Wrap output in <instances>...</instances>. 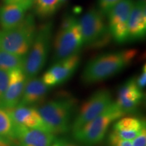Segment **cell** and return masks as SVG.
I'll list each match as a JSON object with an SVG mask.
<instances>
[{
  "mask_svg": "<svg viewBox=\"0 0 146 146\" xmlns=\"http://www.w3.org/2000/svg\"><path fill=\"white\" fill-rule=\"evenodd\" d=\"M128 41L140 40L146 33L145 3L136 1L134 3L128 21Z\"/></svg>",
  "mask_w": 146,
  "mask_h": 146,
  "instance_id": "cell-15",
  "label": "cell"
},
{
  "mask_svg": "<svg viewBox=\"0 0 146 146\" xmlns=\"http://www.w3.org/2000/svg\"><path fill=\"white\" fill-rule=\"evenodd\" d=\"M134 3L133 0H120L107 14L110 33L116 43L128 42V21Z\"/></svg>",
  "mask_w": 146,
  "mask_h": 146,
  "instance_id": "cell-9",
  "label": "cell"
},
{
  "mask_svg": "<svg viewBox=\"0 0 146 146\" xmlns=\"http://www.w3.org/2000/svg\"><path fill=\"white\" fill-rule=\"evenodd\" d=\"M52 146H78L76 144L72 143L68 140L60 139H55Z\"/></svg>",
  "mask_w": 146,
  "mask_h": 146,
  "instance_id": "cell-28",
  "label": "cell"
},
{
  "mask_svg": "<svg viewBox=\"0 0 146 146\" xmlns=\"http://www.w3.org/2000/svg\"><path fill=\"white\" fill-rule=\"evenodd\" d=\"M83 37L79 23L73 16L65 18L54 41V61L65 59L79 54L83 47Z\"/></svg>",
  "mask_w": 146,
  "mask_h": 146,
  "instance_id": "cell-6",
  "label": "cell"
},
{
  "mask_svg": "<svg viewBox=\"0 0 146 146\" xmlns=\"http://www.w3.org/2000/svg\"><path fill=\"white\" fill-rule=\"evenodd\" d=\"M27 80L23 68L9 71L8 85L0 100V108H11L19 104Z\"/></svg>",
  "mask_w": 146,
  "mask_h": 146,
  "instance_id": "cell-12",
  "label": "cell"
},
{
  "mask_svg": "<svg viewBox=\"0 0 146 146\" xmlns=\"http://www.w3.org/2000/svg\"><path fill=\"white\" fill-rule=\"evenodd\" d=\"M125 115L115 102L104 112L87 123L78 131L72 133L74 139L85 146H94L103 141L108 129L113 122Z\"/></svg>",
  "mask_w": 146,
  "mask_h": 146,
  "instance_id": "cell-5",
  "label": "cell"
},
{
  "mask_svg": "<svg viewBox=\"0 0 146 146\" xmlns=\"http://www.w3.org/2000/svg\"><path fill=\"white\" fill-rule=\"evenodd\" d=\"M0 146H12V141L0 135Z\"/></svg>",
  "mask_w": 146,
  "mask_h": 146,
  "instance_id": "cell-29",
  "label": "cell"
},
{
  "mask_svg": "<svg viewBox=\"0 0 146 146\" xmlns=\"http://www.w3.org/2000/svg\"><path fill=\"white\" fill-rule=\"evenodd\" d=\"M55 135L48 131L15 126L14 141L20 146H52Z\"/></svg>",
  "mask_w": 146,
  "mask_h": 146,
  "instance_id": "cell-14",
  "label": "cell"
},
{
  "mask_svg": "<svg viewBox=\"0 0 146 146\" xmlns=\"http://www.w3.org/2000/svg\"><path fill=\"white\" fill-rule=\"evenodd\" d=\"M145 127V122L134 116L120 118L114 124L112 131L122 139L132 141Z\"/></svg>",
  "mask_w": 146,
  "mask_h": 146,
  "instance_id": "cell-17",
  "label": "cell"
},
{
  "mask_svg": "<svg viewBox=\"0 0 146 146\" xmlns=\"http://www.w3.org/2000/svg\"><path fill=\"white\" fill-rule=\"evenodd\" d=\"M137 1H139V2H142V3H145L146 0H137Z\"/></svg>",
  "mask_w": 146,
  "mask_h": 146,
  "instance_id": "cell-30",
  "label": "cell"
},
{
  "mask_svg": "<svg viewBox=\"0 0 146 146\" xmlns=\"http://www.w3.org/2000/svg\"><path fill=\"white\" fill-rule=\"evenodd\" d=\"M15 125L7 110L0 108V135L14 141Z\"/></svg>",
  "mask_w": 146,
  "mask_h": 146,
  "instance_id": "cell-21",
  "label": "cell"
},
{
  "mask_svg": "<svg viewBox=\"0 0 146 146\" xmlns=\"http://www.w3.org/2000/svg\"><path fill=\"white\" fill-rule=\"evenodd\" d=\"M35 12L40 18L52 16L60 5V0H33Z\"/></svg>",
  "mask_w": 146,
  "mask_h": 146,
  "instance_id": "cell-20",
  "label": "cell"
},
{
  "mask_svg": "<svg viewBox=\"0 0 146 146\" xmlns=\"http://www.w3.org/2000/svg\"><path fill=\"white\" fill-rule=\"evenodd\" d=\"M9 83V71L0 69V100L4 94Z\"/></svg>",
  "mask_w": 146,
  "mask_h": 146,
  "instance_id": "cell-24",
  "label": "cell"
},
{
  "mask_svg": "<svg viewBox=\"0 0 146 146\" xmlns=\"http://www.w3.org/2000/svg\"><path fill=\"white\" fill-rule=\"evenodd\" d=\"M136 83L139 87V88L143 90V88L145 87L146 85V66L144 64V66L142 68L141 72L139 75L138 78L135 79Z\"/></svg>",
  "mask_w": 146,
  "mask_h": 146,
  "instance_id": "cell-26",
  "label": "cell"
},
{
  "mask_svg": "<svg viewBox=\"0 0 146 146\" xmlns=\"http://www.w3.org/2000/svg\"><path fill=\"white\" fill-rule=\"evenodd\" d=\"M80 62L81 56L78 54L56 62L44 73L41 80L50 87L62 85L72 77L77 70Z\"/></svg>",
  "mask_w": 146,
  "mask_h": 146,
  "instance_id": "cell-10",
  "label": "cell"
},
{
  "mask_svg": "<svg viewBox=\"0 0 146 146\" xmlns=\"http://www.w3.org/2000/svg\"><path fill=\"white\" fill-rule=\"evenodd\" d=\"M25 57L16 56L0 49V69L10 71L16 68H23Z\"/></svg>",
  "mask_w": 146,
  "mask_h": 146,
  "instance_id": "cell-19",
  "label": "cell"
},
{
  "mask_svg": "<svg viewBox=\"0 0 146 146\" xmlns=\"http://www.w3.org/2000/svg\"><path fill=\"white\" fill-rule=\"evenodd\" d=\"M5 4H17L23 5L29 10L33 5V0H3Z\"/></svg>",
  "mask_w": 146,
  "mask_h": 146,
  "instance_id": "cell-27",
  "label": "cell"
},
{
  "mask_svg": "<svg viewBox=\"0 0 146 146\" xmlns=\"http://www.w3.org/2000/svg\"><path fill=\"white\" fill-rule=\"evenodd\" d=\"M143 90L139 88L135 78H131L118 89L116 106L125 114L135 112L143 102Z\"/></svg>",
  "mask_w": 146,
  "mask_h": 146,
  "instance_id": "cell-11",
  "label": "cell"
},
{
  "mask_svg": "<svg viewBox=\"0 0 146 146\" xmlns=\"http://www.w3.org/2000/svg\"><path fill=\"white\" fill-rule=\"evenodd\" d=\"M75 104L74 98L65 96L41 105L37 110L47 130L54 135L68 131Z\"/></svg>",
  "mask_w": 146,
  "mask_h": 146,
  "instance_id": "cell-2",
  "label": "cell"
},
{
  "mask_svg": "<svg viewBox=\"0 0 146 146\" xmlns=\"http://www.w3.org/2000/svg\"><path fill=\"white\" fill-rule=\"evenodd\" d=\"M15 126L46 130V127L37 109L28 106L18 104L15 107L5 109Z\"/></svg>",
  "mask_w": 146,
  "mask_h": 146,
  "instance_id": "cell-13",
  "label": "cell"
},
{
  "mask_svg": "<svg viewBox=\"0 0 146 146\" xmlns=\"http://www.w3.org/2000/svg\"><path fill=\"white\" fill-rule=\"evenodd\" d=\"M53 33V23L47 22L39 27L35 37L25 58L23 72L27 79L36 77L44 68L50 50Z\"/></svg>",
  "mask_w": 146,
  "mask_h": 146,
  "instance_id": "cell-3",
  "label": "cell"
},
{
  "mask_svg": "<svg viewBox=\"0 0 146 146\" xmlns=\"http://www.w3.org/2000/svg\"><path fill=\"white\" fill-rule=\"evenodd\" d=\"M50 89V87L45 85L41 78L27 79L18 104L30 106L41 103Z\"/></svg>",
  "mask_w": 146,
  "mask_h": 146,
  "instance_id": "cell-16",
  "label": "cell"
},
{
  "mask_svg": "<svg viewBox=\"0 0 146 146\" xmlns=\"http://www.w3.org/2000/svg\"><path fill=\"white\" fill-rule=\"evenodd\" d=\"M120 0H98V9L106 16L111 8Z\"/></svg>",
  "mask_w": 146,
  "mask_h": 146,
  "instance_id": "cell-23",
  "label": "cell"
},
{
  "mask_svg": "<svg viewBox=\"0 0 146 146\" xmlns=\"http://www.w3.org/2000/svg\"><path fill=\"white\" fill-rule=\"evenodd\" d=\"M105 16L98 8H92L78 21L81 27L83 45L100 48L108 44L112 39Z\"/></svg>",
  "mask_w": 146,
  "mask_h": 146,
  "instance_id": "cell-7",
  "label": "cell"
},
{
  "mask_svg": "<svg viewBox=\"0 0 146 146\" xmlns=\"http://www.w3.org/2000/svg\"><path fill=\"white\" fill-rule=\"evenodd\" d=\"M132 146H146V129L144 127L141 133L131 141Z\"/></svg>",
  "mask_w": 146,
  "mask_h": 146,
  "instance_id": "cell-25",
  "label": "cell"
},
{
  "mask_svg": "<svg viewBox=\"0 0 146 146\" xmlns=\"http://www.w3.org/2000/svg\"><path fill=\"white\" fill-rule=\"evenodd\" d=\"M112 95L108 89H99L94 92L80 108L71 125L72 133L98 117L112 104Z\"/></svg>",
  "mask_w": 146,
  "mask_h": 146,
  "instance_id": "cell-8",
  "label": "cell"
},
{
  "mask_svg": "<svg viewBox=\"0 0 146 146\" xmlns=\"http://www.w3.org/2000/svg\"><path fill=\"white\" fill-rule=\"evenodd\" d=\"M28 9L23 5L5 4L0 8V25L3 31L15 28L22 23Z\"/></svg>",
  "mask_w": 146,
  "mask_h": 146,
  "instance_id": "cell-18",
  "label": "cell"
},
{
  "mask_svg": "<svg viewBox=\"0 0 146 146\" xmlns=\"http://www.w3.org/2000/svg\"><path fill=\"white\" fill-rule=\"evenodd\" d=\"M36 33L33 16H25L22 23L15 28L0 32V49L25 57L31 47Z\"/></svg>",
  "mask_w": 146,
  "mask_h": 146,
  "instance_id": "cell-4",
  "label": "cell"
},
{
  "mask_svg": "<svg viewBox=\"0 0 146 146\" xmlns=\"http://www.w3.org/2000/svg\"><path fill=\"white\" fill-rule=\"evenodd\" d=\"M134 49L106 53L91 59L81 74V81L85 85H92L106 81L122 72L137 55Z\"/></svg>",
  "mask_w": 146,
  "mask_h": 146,
  "instance_id": "cell-1",
  "label": "cell"
},
{
  "mask_svg": "<svg viewBox=\"0 0 146 146\" xmlns=\"http://www.w3.org/2000/svg\"><path fill=\"white\" fill-rule=\"evenodd\" d=\"M108 146H132L131 141L122 139L113 132L110 133L108 139Z\"/></svg>",
  "mask_w": 146,
  "mask_h": 146,
  "instance_id": "cell-22",
  "label": "cell"
}]
</instances>
